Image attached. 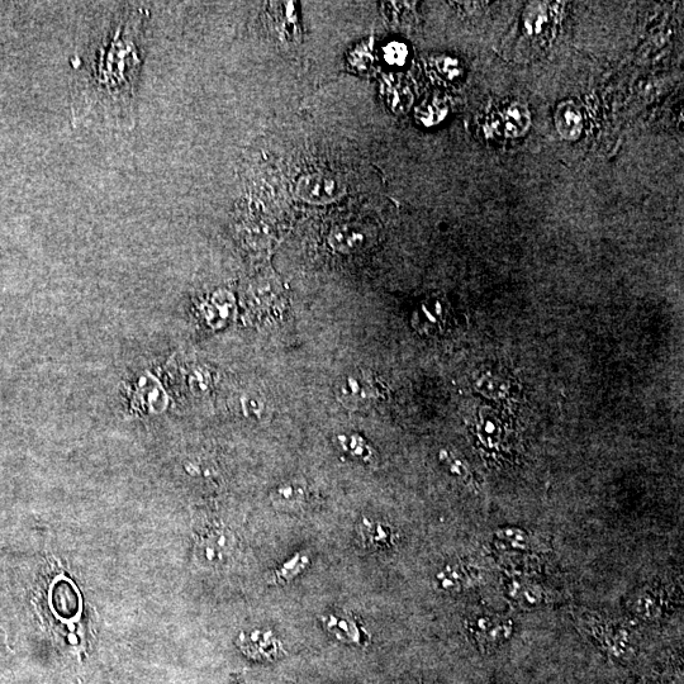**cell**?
<instances>
[{
	"instance_id": "6da1fadb",
	"label": "cell",
	"mask_w": 684,
	"mask_h": 684,
	"mask_svg": "<svg viewBox=\"0 0 684 684\" xmlns=\"http://www.w3.org/2000/svg\"><path fill=\"white\" fill-rule=\"evenodd\" d=\"M149 11L123 6L102 16L74 55L71 118L74 125L130 131L145 60Z\"/></svg>"
},
{
	"instance_id": "7a4b0ae2",
	"label": "cell",
	"mask_w": 684,
	"mask_h": 684,
	"mask_svg": "<svg viewBox=\"0 0 684 684\" xmlns=\"http://www.w3.org/2000/svg\"><path fill=\"white\" fill-rule=\"evenodd\" d=\"M387 389L377 375L356 370L345 375L336 386V396L350 410H367L386 397Z\"/></svg>"
},
{
	"instance_id": "3957f363",
	"label": "cell",
	"mask_w": 684,
	"mask_h": 684,
	"mask_svg": "<svg viewBox=\"0 0 684 684\" xmlns=\"http://www.w3.org/2000/svg\"><path fill=\"white\" fill-rule=\"evenodd\" d=\"M296 193L303 202L323 206L339 201L346 194V185L339 177L326 171H313L302 175Z\"/></svg>"
},
{
	"instance_id": "277c9868",
	"label": "cell",
	"mask_w": 684,
	"mask_h": 684,
	"mask_svg": "<svg viewBox=\"0 0 684 684\" xmlns=\"http://www.w3.org/2000/svg\"><path fill=\"white\" fill-rule=\"evenodd\" d=\"M325 629L342 643L364 646L369 643L367 631L360 626L358 620L349 612L332 611L321 619Z\"/></svg>"
},
{
	"instance_id": "5b68a950",
	"label": "cell",
	"mask_w": 684,
	"mask_h": 684,
	"mask_svg": "<svg viewBox=\"0 0 684 684\" xmlns=\"http://www.w3.org/2000/svg\"><path fill=\"white\" fill-rule=\"evenodd\" d=\"M242 652L255 660H274L280 655L282 644L272 631L254 630L240 638Z\"/></svg>"
},
{
	"instance_id": "8992f818",
	"label": "cell",
	"mask_w": 684,
	"mask_h": 684,
	"mask_svg": "<svg viewBox=\"0 0 684 684\" xmlns=\"http://www.w3.org/2000/svg\"><path fill=\"white\" fill-rule=\"evenodd\" d=\"M51 605L63 620H73L80 614L82 601L73 583L59 579L51 589Z\"/></svg>"
},
{
	"instance_id": "52a82bcc",
	"label": "cell",
	"mask_w": 684,
	"mask_h": 684,
	"mask_svg": "<svg viewBox=\"0 0 684 684\" xmlns=\"http://www.w3.org/2000/svg\"><path fill=\"white\" fill-rule=\"evenodd\" d=\"M358 535L364 548L386 549L393 545L394 534L391 527L383 522L369 519L361 520L358 526Z\"/></svg>"
},
{
	"instance_id": "ba28073f",
	"label": "cell",
	"mask_w": 684,
	"mask_h": 684,
	"mask_svg": "<svg viewBox=\"0 0 684 684\" xmlns=\"http://www.w3.org/2000/svg\"><path fill=\"white\" fill-rule=\"evenodd\" d=\"M470 629H472L473 635L479 641V644L494 645L508 639L511 626L507 622L488 619V617L486 619V617L481 616L479 619L474 620Z\"/></svg>"
},
{
	"instance_id": "9c48e42d",
	"label": "cell",
	"mask_w": 684,
	"mask_h": 684,
	"mask_svg": "<svg viewBox=\"0 0 684 684\" xmlns=\"http://www.w3.org/2000/svg\"><path fill=\"white\" fill-rule=\"evenodd\" d=\"M365 240L367 239H365L364 232L354 225L336 227L330 237L331 245L344 253L359 249L365 244Z\"/></svg>"
},
{
	"instance_id": "30bf717a",
	"label": "cell",
	"mask_w": 684,
	"mask_h": 684,
	"mask_svg": "<svg viewBox=\"0 0 684 684\" xmlns=\"http://www.w3.org/2000/svg\"><path fill=\"white\" fill-rule=\"evenodd\" d=\"M270 498L283 510H296L306 502L307 494L301 484L285 483L275 489Z\"/></svg>"
},
{
	"instance_id": "8fae6325",
	"label": "cell",
	"mask_w": 684,
	"mask_h": 684,
	"mask_svg": "<svg viewBox=\"0 0 684 684\" xmlns=\"http://www.w3.org/2000/svg\"><path fill=\"white\" fill-rule=\"evenodd\" d=\"M557 126L560 135L564 136L565 139H576L581 132L582 128V118L581 114L577 111L572 104H564L560 106L557 111Z\"/></svg>"
},
{
	"instance_id": "7c38bea8",
	"label": "cell",
	"mask_w": 684,
	"mask_h": 684,
	"mask_svg": "<svg viewBox=\"0 0 684 684\" xmlns=\"http://www.w3.org/2000/svg\"><path fill=\"white\" fill-rule=\"evenodd\" d=\"M308 562L307 557L302 554H296L293 558L289 559L283 565H280L278 569H275L272 576L269 578L270 584H285L291 582L292 579L296 578L298 574H301L304 569H306Z\"/></svg>"
},
{
	"instance_id": "4fadbf2b",
	"label": "cell",
	"mask_w": 684,
	"mask_h": 684,
	"mask_svg": "<svg viewBox=\"0 0 684 684\" xmlns=\"http://www.w3.org/2000/svg\"><path fill=\"white\" fill-rule=\"evenodd\" d=\"M437 582L445 591H458L469 583V573L464 565H448L443 572L437 574Z\"/></svg>"
},
{
	"instance_id": "5bb4252c",
	"label": "cell",
	"mask_w": 684,
	"mask_h": 684,
	"mask_svg": "<svg viewBox=\"0 0 684 684\" xmlns=\"http://www.w3.org/2000/svg\"><path fill=\"white\" fill-rule=\"evenodd\" d=\"M341 448L346 451V453L353 456V458L361 460V462L367 464L375 463V454L372 448L365 443L361 437L353 436H340Z\"/></svg>"
},
{
	"instance_id": "9a60e30c",
	"label": "cell",
	"mask_w": 684,
	"mask_h": 684,
	"mask_svg": "<svg viewBox=\"0 0 684 684\" xmlns=\"http://www.w3.org/2000/svg\"><path fill=\"white\" fill-rule=\"evenodd\" d=\"M408 50L402 42H391L384 49V59L389 65L402 66L406 63Z\"/></svg>"
},
{
	"instance_id": "2e32d148",
	"label": "cell",
	"mask_w": 684,
	"mask_h": 684,
	"mask_svg": "<svg viewBox=\"0 0 684 684\" xmlns=\"http://www.w3.org/2000/svg\"><path fill=\"white\" fill-rule=\"evenodd\" d=\"M546 16L548 14L543 11L538 12V8H536L534 13L530 14L526 21V28L530 35H535V33H540L544 30L546 19H548Z\"/></svg>"
}]
</instances>
